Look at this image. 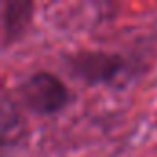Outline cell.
<instances>
[{
  "label": "cell",
  "mask_w": 157,
  "mask_h": 157,
  "mask_svg": "<svg viewBox=\"0 0 157 157\" xmlns=\"http://www.w3.org/2000/svg\"><path fill=\"white\" fill-rule=\"evenodd\" d=\"M21 98L26 107L37 115H54L68 102V91L57 76L37 72L21 87Z\"/></svg>",
  "instance_id": "6da1fadb"
},
{
  "label": "cell",
  "mask_w": 157,
  "mask_h": 157,
  "mask_svg": "<svg viewBox=\"0 0 157 157\" xmlns=\"http://www.w3.org/2000/svg\"><path fill=\"white\" fill-rule=\"evenodd\" d=\"M70 72L89 85L109 83L118 76L122 68V57L107 52L85 50L78 52L67 59Z\"/></svg>",
  "instance_id": "7a4b0ae2"
},
{
  "label": "cell",
  "mask_w": 157,
  "mask_h": 157,
  "mask_svg": "<svg viewBox=\"0 0 157 157\" xmlns=\"http://www.w3.org/2000/svg\"><path fill=\"white\" fill-rule=\"evenodd\" d=\"M33 13V4L28 0H6L2 4V35L4 44L17 41L26 32Z\"/></svg>",
  "instance_id": "3957f363"
}]
</instances>
